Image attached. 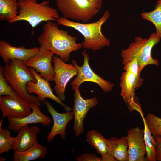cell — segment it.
<instances>
[{
  "label": "cell",
  "instance_id": "23",
  "mask_svg": "<svg viewBox=\"0 0 161 161\" xmlns=\"http://www.w3.org/2000/svg\"><path fill=\"white\" fill-rule=\"evenodd\" d=\"M144 123V139L148 161H156V152L155 137L151 134L146 123L143 112L140 114Z\"/></svg>",
  "mask_w": 161,
  "mask_h": 161
},
{
  "label": "cell",
  "instance_id": "29",
  "mask_svg": "<svg viewBox=\"0 0 161 161\" xmlns=\"http://www.w3.org/2000/svg\"><path fill=\"white\" fill-rule=\"evenodd\" d=\"M77 161H102L101 157L96 155L95 153H83L76 158Z\"/></svg>",
  "mask_w": 161,
  "mask_h": 161
},
{
  "label": "cell",
  "instance_id": "2",
  "mask_svg": "<svg viewBox=\"0 0 161 161\" xmlns=\"http://www.w3.org/2000/svg\"><path fill=\"white\" fill-rule=\"evenodd\" d=\"M110 16L109 11L106 10L100 18L94 22H77L62 16L60 17L57 21L58 24L73 28L78 31L84 37V41L81 44L82 47L85 49L95 51L110 45V41L101 31L102 26Z\"/></svg>",
  "mask_w": 161,
  "mask_h": 161
},
{
  "label": "cell",
  "instance_id": "21",
  "mask_svg": "<svg viewBox=\"0 0 161 161\" xmlns=\"http://www.w3.org/2000/svg\"><path fill=\"white\" fill-rule=\"evenodd\" d=\"M14 161H30L44 158L47 153L46 148L38 142L24 151H14Z\"/></svg>",
  "mask_w": 161,
  "mask_h": 161
},
{
  "label": "cell",
  "instance_id": "26",
  "mask_svg": "<svg viewBox=\"0 0 161 161\" xmlns=\"http://www.w3.org/2000/svg\"><path fill=\"white\" fill-rule=\"evenodd\" d=\"M145 120L148 127L154 136L161 137V117L148 113Z\"/></svg>",
  "mask_w": 161,
  "mask_h": 161
},
{
  "label": "cell",
  "instance_id": "17",
  "mask_svg": "<svg viewBox=\"0 0 161 161\" xmlns=\"http://www.w3.org/2000/svg\"><path fill=\"white\" fill-rule=\"evenodd\" d=\"M39 50V48L37 47L31 49L26 48L24 46L14 47L3 40L0 41V56L5 64H9L13 59L23 61L26 64Z\"/></svg>",
  "mask_w": 161,
  "mask_h": 161
},
{
  "label": "cell",
  "instance_id": "28",
  "mask_svg": "<svg viewBox=\"0 0 161 161\" xmlns=\"http://www.w3.org/2000/svg\"><path fill=\"white\" fill-rule=\"evenodd\" d=\"M19 95L6 81L3 74L2 66H0V96H16Z\"/></svg>",
  "mask_w": 161,
  "mask_h": 161
},
{
  "label": "cell",
  "instance_id": "32",
  "mask_svg": "<svg viewBox=\"0 0 161 161\" xmlns=\"http://www.w3.org/2000/svg\"><path fill=\"white\" fill-rule=\"evenodd\" d=\"M2 158V159H0V161H4V160H6V159H4V158H5L4 157H1Z\"/></svg>",
  "mask_w": 161,
  "mask_h": 161
},
{
  "label": "cell",
  "instance_id": "4",
  "mask_svg": "<svg viewBox=\"0 0 161 161\" xmlns=\"http://www.w3.org/2000/svg\"><path fill=\"white\" fill-rule=\"evenodd\" d=\"M19 7L18 15L8 21L9 24L19 21L27 22L33 28L41 22L57 21L60 17L58 11L46 0L40 3L38 0H17Z\"/></svg>",
  "mask_w": 161,
  "mask_h": 161
},
{
  "label": "cell",
  "instance_id": "3",
  "mask_svg": "<svg viewBox=\"0 0 161 161\" xmlns=\"http://www.w3.org/2000/svg\"><path fill=\"white\" fill-rule=\"evenodd\" d=\"M3 74L6 81L13 90L30 103L41 104L38 96L29 93L26 85L30 81L36 83V80L30 69L23 61L13 59L9 64L2 66Z\"/></svg>",
  "mask_w": 161,
  "mask_h": 161
},
{
  "label": "cell",
  "instance_id": "8",
  "mask_svg": "<svg viewBox=\"0 0 161 161\" xmlns=\"http://www.w3.org/2000/svg\"><path fill=\"white\" fill-rule=\"evenodd\" d=\"M55 72L54 90L57 96L61 101L66 99V88L69 81L76 76L78 69L75 64H67L58 56L54 55L52 61Z\"/></svg>",
  "mask_w": 161,
  "mask_h": 161
},
{
  "label": "cell",
  "instance_id": "12",
  "mask_svg": "<svg viewBox=\"0 0 161 161\" xmlns=\"http://www.w3.org/2000/svg\"><path fill=\"white\" fill-rule=\"evenodd\" d=\"M120 80V95L129 110L131 112L136 110L140 113L142 111L135 92L136 89H138L136 77L131 72L125 71L121 74Z\"/></svg>",
  "mask_w": 161,
  "mask_h": 161
},
{
  "label": "cell",
  "instance_id": "5",
  "mask_svg": "<svg viewBox=\"0 0 161 161\" xmlns=\"http://www.w3.org/2000/svg\"><path fill=\"white\" fill-rule=\"evenodd\" d=\"M160 39L155 33H152L148 39L143 38L140 36L136 37L134 41L130 44L127 48L121 51L123 64L124 65L128 61L136 59L139 65L140 74L144 67L147 65L158 66V60L152 57L151 52L154 46Z\"/></svg>",
  "mask_w": 161,
  "mask_h": 161
},
{
  "label": "cell",
  "instance_id": "24",
  "mask_svg": "<svg viewBox=\"0 0 161 161\" xmlns=\"http://www.w3.org/2000/svg\"><path fill=\"white\" fill-rule=\"evenodd\" d=\"M142 18L153 24L156 29V35L161 39V0H158L154 10L149 12H142Z\"/></svg>",
  "mask_w": 161,
  "mask_h": 161
},
{
  "label": "cell",
  "instance_id": "7",
  "mask_svg": "<svg viewBox=\"0 0 161 161\" xmlns=\"http://www.w3.org/2000/svg\"><path fill=\"white\" fill-rule=\"evenodd\" d=\"M82 55L84 60L83 64L81 66L78 65L76 60H72V62L76 66L78 69V73L76 77L70 83L72 89L75 91L79 89L82 83L84 82L89 81L97 84L105 93L112 91L114 84L96 74L91 69L89 63L90 57L85 49L83 52Z\"/></svg>",
  "mask_w": 161,
  "mask_h": 161
},
{
  "label": "cell",
  "instance_id": "15",
  "mask_svg": "<svg viewBox=\"0 0 161 161\" xmlns=\"http://www.w3.org/2000/svg\"><path fill=\"white\" fill-rule=\"evenodd\" d=\"M32 110L30 114L21 118L7 117L8 129L15 132H18L24 126L30 124L41 123L44 126L49 125L51 119L41 112L39 105L35 103H30Z\"/></svg>",
  "mask_w": 161,
  "mask_h": 161
},
{
  "label": "cell",
  "instance_id": "27",
  "mask_svg": "<svg viewBox=\"0 0 161 161\" xmlns=\"http://www.w3.org/2000/svg\"><path fill=\"white\" fill-rule=\"evenodd\" d=\"M123 69L125 71H129L135 75L137 77L138 89L143 84V79L140 77L139 67L136 59L129 61L124 65Z\"/></svg>",
  "mask_w": 161,
  "mask_h": 161
},
{
  "label": "cell",
  "instance_id": "19",
  "mask_svg": "<svg viewBox=\"0 0 161 161\" xmlns=\"http://www.w3.org/2000/svg\"><path fill=\"white\" fill-rule=\"evenodd\" d=\"M86 140L101 156L102 161H116L109 154L107 139L100 132L93 129L89 131L86 134Z\"/></svg>",
  "mask_w": 161,
  "mask_h": 161
},
{
  "label": "cell",
  "instance_id": "18",
  "mask_svg": "<svg viewBox=\"0 0 161 161\" xmlns=\"http://www.w3.org/2000/svg\"><path fill=\"white\" fill-rule=\"evenodd\" d=\"M40 131L37 126H24L15 137L12 150L14 151H23L32 146L38 142L37 134Z\"/></svg>",
  "mask_w": 161,
  "mask_h": 161
},
{
  "label": "cell",
  "instance_id": "31",
  "mask_svg": "<svg viewBox=\"0 0 161 161\" xmlns=\"http://www.w3.org/2000/svg\"><path fill=\"white\" fill-rule=\"evenodd\" d=\"M93 3L99 10L102 7L103 0H89Z\"/></svg>",
  "mask_w": 161,
  "mask_h": 161
},
{
  "label": "cell",
  "instance_id": "20",
  "mask_svg": "<svg viewBox=\"0 0 161 161\" xmlns=\"http://www.w3.org/2000/svg\"><path fill=\"white\" fill-rule=\"evenodd\" d=\"M110 155L117 161H129L128 142L126 136L120 138L112 137L107 139Z\"/></svg>",
  "mask_w": 161,
  "mask_h": 161
},
{
  "label": "cell",
  "instance_id": "10",
  "mask_svg": "<svg viewBox=\"0 0 161 161\" xmlns=\"http://www.w3.org/2000/svg\"><path fill=\"white\" fill-rule=\"evenodd\" d=\"M30 103L20 95L0 96V109L2 118H21L32 112Z\"/></svg>",
  "mask_w": 161,
  "mask_h": 161
},
{
  "label": "cell",
  "instance_id": "25",
  "mask_svg": "<svg viewBox=\"0 0 161 161\" xmlns=\"http://www.w3.org/2000/svg\"><path fill=\"white\" fill-rule=\"evenodd\" d=\"M2 119L0 122V154L8 152L13 149L15 137H11V132L1 128Z\"/></svg>",
  "mask_w": 161,
  "mask_h": 161
},
{
  "label": "cell",
  "instance_id": "9",
  "mask_svg": "<svg viewBox=\"0 0 161 161\" xmlns=\"http://www.w3.org/2000/svg\"><path fill=\"white\" fill-rule=\"evenodd\" d=\"M74 91L72 110L74 119L73 130L75 136L77 137L84 131L83 120L91 108L97 105L98 102L96 97L84 99L79 89Z\"/></svg>",
  "mask_w": 161,
  "mask_h": 161
},
{
  "label": "cell",
  "instance_id": "6",
  "mask_svg": "<svg viewBox=\"0 0 161 161\" xmlns=\"http://www.w3.org/2000/svg\"><path fill=\"white\" fill-rule=\"evenodd\" d=\"M57 7L64 18L86 23L99 10L89 0H55Z\"/></svg>",
  "mask_w": 161,
  "mask_h": 161
},
{
  "label": "cell",
  "instance_id": "14",
  "mask_svg": "<svg viewBox=\"0 0 161 161\" xmlns=\"http://www.w3.org/2000/svg\"><path fill=\"white\" fill-rule=\"evenodd\" d=\"M144 129L139 127L131 128L128 131L129 161H148L144 139Z\"/></svg>",
  "mask_w": 161,
  "mask_h": 161
},
{
  "label": "cell",
  "instance_id": "13",
  "mask_svg": "<svg viewBox=\"0 0 161 161\" xmlns=\"http://www.w3.org/2000/svg\"><path fill=\"white\" fill-rule=\"evenodd\" d=\"M30 69L37 81L35 83L30 81L27 83L26 88L29 93L36 94L42 102L46 98L50 99L62 106L66 112L72 111L73 109L67 106L54 94L48 81L41 76L34 69L31 67Z\"/></svg>",
  "mask_w": 161,
  "mask_h": 161
},
{
  "label": "cell",
  "instance_id": "1",
  "mask_svg": "<svg viewBox=\"0 0 161 161\" xmlns=\"http://www.w3.org/2000/svg\"><path fill=\"white\" fill-rule=\"evenodd\" d=\"M77 38L69 34L66 30L60 29L57 24L49 21L44 25L38 40L41 47L52 51L67 62L72 52L82 47L81 44L77 42Z\"/></svg>",
  "mask_w": 161,
  "mask_h": 161
},
{
  "label": "cell",
  "instance_id": "22",
  "mask_svg": "<svg viewBox=\"0 0 161 161\" xmlns=\"http://www.w3.org/2000/svg\"><path fill=\"white\" fill-rule=\"evenodd\" d=\"M19 7L16 0H0V19L1 21L11 20L19 13Z\"/></svg>",
  "mask_w": 161,
  "mask_h": 161
},
{
  "label": "cell",
  "instance_id": "16",
  "mask_svg": "<svg viewBox=\"0 0 161 161\" xmlns=\"http://www.w3.org/2000/svg\"><path fill=\"white\" fill-rule=\"evenodd\" d=\"M43 103L45 105L49 112L52 116L53 121L52 127L47 137V141L49 142H51L57 134H59L61 138L65 139L67 125L71 120L74 118L72 111L66 112L64 113H59L47 100H44Z\"/></svg>",
  "mask_w": 161,
  "mask_h": 161
},
{
  "label": "cell",
  "instance_id": "11",
  "mask_svg": "<svg viewBox=\"0 0 161 161\" xmlns=\"http://www.w3.org/2000/svg\"><path fill=\"white\" fill-rule=\"evenodd\" d=\"M35 55L26 63L27 66L33 68L39 73L42 78L49 81L55 80V72L52 61L54 54L52 51L41 47Z\"/></svg>",
  "mask_w": 161,
  "mask_h": 161
},
{
  "label": "cell",
  "instance_id": "30",
  "mask_svg": "<svg viewBox=\"0 0 161 161\" xmlns=\"http://www.w3.org/2000/svg\"><path fill=\"white\" fill-rule=\"evenodd\" d=\"M157 160L161 161V137L155 136Z\"/></svg>",
  "mask_w": 161,
  "mask_h": 161
}]
</instances>
